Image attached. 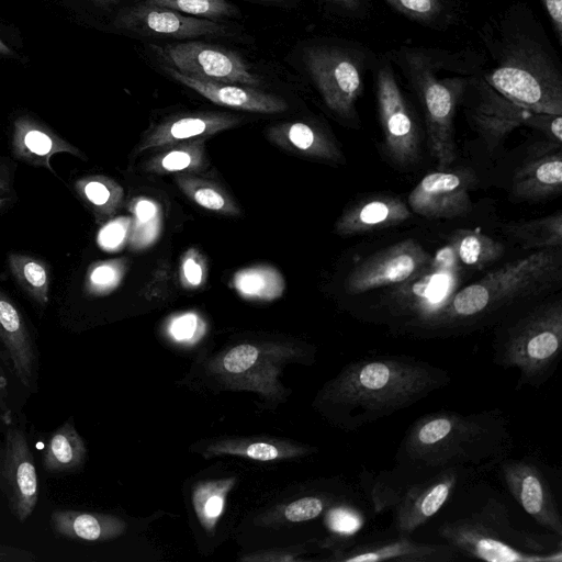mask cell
I'll list each match as a JSON object with an SVG mask.
<instances>
[{"instance_id":"1","label":"cell","mask_w":562,"mask_h":562,"mask_svg":"<svg viewBox=\"0 0 562 562\" xmlns=\"http://www.w3.org/2000/svg\"><path fill=\"white\" fill-rule=\"evenodd\" d=\"M513 434L499 408L471 414L437 411L418 417L406 430L395 464L367 483L371 502L435 472L462 468L484 475L509 457Z\"/></svg>"},{"instance_id":"2","label":"cell","mask_w":562,"mask_h":562,"mask_svg":"<svg viewBox=\"0 0 562 562\" xmlns=\"http://www.w3.org/2000/svg\"><path fill=\"white\" fill-rule=\"evenodd\" d=\"M485 79L537 113L562 115V63L531 8L514 2L479 31Z\"/></svg>"},{"instance_id":"3","label":"cell","mask_w":562,"mask_h":562,"mask_svg":"<svg viewBox=\"0 0 562 562\" xmlns=\"http://www.w3.org/2000/svg\"><path fill=\"white\" fill-rule=\"evenodd\" d=\"M449 372L406 355L363 357L325 384L317 406L339 428L358 429L405 409L447 386Z\"/></svg>"},{"instance_id":"4","label":"cell","mask_w":562,"mask_h":562,"mask_svg":"<svg viewBox=\"0 0 562 562\" xmlns=\"http://www.w3.org/2000/svg\"><path fill=\"white\" fill-rule=\"evenodd\" d=\"M474 483L467 487L469 502L452 497L442 508L437 532L443 542L460 555L488 562L562 561L561 537L516 528L501 495Z\"/></svg>"},{"instance_id":"5","label":"cell","mask_w":562,"mask_h":562,"mask_svg":"<svg viewBox=\"0 0 562 562\" xmlns=\"http://www.w3.org/2000/svg\"><path fill=\"white\" fill-rule=\"evenodd\" d=\"M385 56L416 95L431 154L447 170L457 158L453 119L471 78L484 68L482 52L402 45Z\"/></svg>"},{"instance_id":"6","label":"cell","mask_w":562,"mask_h":562,"mask_svg":"<svg viewBox=\"0 0 562 562\" xmlns=\"http://www.w3.org/2000/svg\"><path fill=\"white\" fill-rule=\"evenodd\" d=\"M560 270V252L554 248L536 250L507 262L458 290L445 308L414 334L430 337L467 330L483 318L550 286Z\"/></svg>"},{"instance_id":"7","label":"cell","mask_w":562,"mask_h":562,"mask_svg":"<svg viewBox=\"0 0 562 562\" xmlns=\"http://www.w3.org/2000/svg\"><path fill=\"white\" fill-rule=\"evenodd\" d=\"M493 362L519 372L516 387H540L555 372L562 352V302L541 304L499 328Z\"/></svg>"},{"instance_id":"8","label":"cell","mask_w":562,"mask_h":562,"mask_svg":"<svg viewBox=\"0 0 562 562\" xmlns=\"http://www.w3.org/2000/svg\"><path fill=\"white\" fill-rule=\"evenodd\" d=\"M375 60L368 49L351 43L316 44L304 50L307 72L325 105L349 121L357 117L364 75Z\"/></svg>"},{"instance_id":"9","label":"cell","mask_w":562,"mask_h":562,"mask_svg":"<svg viewBox=\"0 0 562 562\" xmlns=\"http://www.w3.org/2000/svg\"><path fill=\"white\" fill-rule=\"evenodd\" d=\"M475 132L490 149H494L520 126L536 128L558 144L562 140V115L533 112L502 94L484 77L473 76L461 103Z\"/></svg>"},{"instance_id":"10","label":"cell","mask_w":562,"mask_h":562,"mask_svg":"<svg viewBox=\"0 0 562 562\" xmlns=\"http://www.w3.org/2000/svg\"><path fill=\"white\" fill-rule=\"evenodd\" d=\"M459 261L448 244L418 272L395 285L387 307L395 316H405L413 334L441 312L458 291L461 273Z\"/></svg>"},{"instance_id":"11","label":"cell","mask_w":562,"mask_h":562,"mask_svg":"<svg viewBox=\"0 0 562 562\" xmlns=\"http://www.w3.org/2000/svg\"><path fill=\"white\" fill-rule=\"evenodd\" d=\"M483 477L476 471L450 468L407 483L373 502L375 510H392V531L412 536L436 517L454 494Z\"/></svg>"},{"instance_id":"12","label":"cell","mask_w":562,"mask_h":562,"mask_svg":"<svg viewBox=\"0 0 562 562\" xmlns=\"http://www.w3.org/2000/svg\"><path fill=\"white\" fill-rule=\"evenodd\" d=\"M376 109L390 159L408 167L419 159V130L414 112L402 91L395 70L384 55L373 67Z\"/></svg>"},{"instance_id":"13","label":"cell","mask_w":562,"mask_h":562,"mask_svg":"<svg viewBox=\"0 0 562 562\" xmlns=\"http://www.w3.org/2000/svg\"><path fill=\"white\" fill-rule=\"evenodd\" d=\"M503 485L540 527L562 538V516L544 467L536 459L505 458L496 467Z\"/></svg>"},{"instance_id":"14","label":"cell","mask_w":562,"mask_h":562,"mask_svg":"<svg viewBox=\"0 0 562 562\" xmlns=\"http://www.w3.org/2000/svg\"><path fill=\"white\" fill-rule=\"evenodd\" d=\"M172 68L205 79L258 88L262 80L236 52L203 42L155 47Z\"/></svg>"},{"instance_id":"15","label":"cell","mask_w":562,"mask_h":562,"mask_svg":"<svg viewBox=\"0 0 562 562\" xmlns=\"http://www.w3.org/2000/svg\"><path fill=\"white\" fill-rule=\"evenodd\" d=\"M342 562H452L460 554L448 543L420 542L412 536L389 535L350 537L336 548L333 558Z\"/></svg>"},{"instance_id":"16","label":"cell","mask_w":562,"mask_h":562,"mask_svg":"<svg viewBox=\"0 0 562 562\" xmlns=\"http://www.w3.org/2000/svg\"><path fill=\"white\" fill-rule=\"evenodd\" d=\"M0 490L14 518L24 522L38 501V479L25 432L19 427L5 430L0 448Z\"/></svg>"},{"instance_id":"17","label":"cell","mask_w":562,"mask_h":562,"mask_svg":"<svg viewBox=\"0 0 562 562\" xmlns=\"http://www.w3.org/2000/svg\"><path fill=\"white\" fill-rule=\"evenodd\" d=\"M430 255L413 238L401 240L366 258L348 274L346 289L349 294L396 285L424 268Z\"/></svg>"},{"instance_id":"18","label":"cell","mask_w":562,"mask_h":562,"mask_svg":"<svg viewBox=\"0 0 562 562\" xmlns=\"http://www.w3.org/2000/svg\"><path fill=\"white\" fill-rule=\"evenodd\" d=\"M475 182L471 169L428 173L411 191L409 207L427 218L464 217L472 210L469 191Z\"/></svg>"},{"instance_id":"19","label":"cell","mask_w":562,"mask_h":562,"mask_svg":"<svg viewBox=\"0 0 562 562\" xmlns=\"http://www.w3.org/2000/svg\"><path fill=\"white\" fill-rule=\"evenodd\" d=\"M116 26L139 34L175 38L224 36L227 33L224 25L211 19L183 14L146 2L125 9L117 16Z\"/></svg>"},{"instance_id":"20","label":"cell","mask_w":562,"mask_h":562,"mask_svg":"<svg viewBox=\"0 0 562 562\" xmlns=\"http://www.w3.org/2000/svg\"><path fill=\"white\" fill-rule=\"evenodd\" d=\"M240 117L227 112H193L169 116L153 126L138 143L135 153L165 148L177 143L207 138L231 130Z\"/></svg>"},{"instance_id":"21","label":"cell","mask_w":562,"mask_h":562,"mask_svg":"<svg viewBox=\"0 0 562 562\" xmlns=\"http://www.w3.org/2000/svg\"><path fill=\"white\" fill-rule=\"evenodd\" d=\"M165 70L180 83L221 106L261 114L281 113L289 108L282 98L254 87L210 80L172 67H165Z\"/></svg>"},{"instance_id":"22","label":"cell","mask_w":562,"mask_h":562,"mask_svg":"<svg viewBox=\"0 0 562 562\" xmlns=\"http://www.w3.org/2000/svg\"><path fill=\"white\" fill-rule=\"evenodd\" d=\"M412 217L408 206L393 195L364 198L347 207L335 224L341 236H353L400 225Z\"/></svg>"},{"instance_id":"23","label":"cell","mask_w":562,"mask_h":562,"mask_svg":"<svg viewBox=\"0 0 562 562\" xmlns=\"http://www.w3.org/2000/svg\"><path fill=\"white\" fill-rule=\"evenodd\" d=\"M0 341L8 353L15 376L25 387H30L36 378V349L22 314L1 291Z\"/></svg>"},{"instance_id":"24","label":"cell","mask_w":562,"mask_h":562,"mask_svg":"<svg viewBox=\"0 0 562 562\" xmlns=\"http://www.w3.org/2000/svg\"><path fill=\"white\" fill-rule=\"evenodd\" d=\"M268 138L286 151L323 161H344L334 139L321 127L306 122H282L270 126Z\"/></svg>"},{"instance_id":"25","label":"cell","mask_w":562,"mask_h":562,"mask_svg":"<svg viewBox=\"0 0 562 562\" xmlns=\"http://www.w3.org/2000/svg\"><path fill=\"white\" fill-rule=\"evenodd\" d=\"M562 155L552 151L535 156L515 172L512 195L518 201H537L560 193Z\"/></svg>"},{"instance_id":"26","label":"cell","mask_w":562,"mask_h":562,"mask_svg":"<svg viewBox=\"0 0 562 562\" xmlns=\"http://www.w3.org/2000/svg\"><path fill=\"white\" fill-rule=\"evenodd\" d=\"M49 524L57 536L82 541L109 540L120 536L125 528L117 517L74 509L53 512Z\"/></svg>"},{"instance_id":"27","label":"cell","mask_w":562,"mask_h":562,"mask_svg":"<svg viewBox=\"0 0 562 562\" xmlns=\"http://www.w3.org/2000/svg\"><path fill=\"white\" fill-rule=\"evenodd\" d=\"M86 459V442L69 418L50 434L42 465L49 473H69L81 469Z\"/></svg>"},{"instance_id":"28","label":"cell","mask_w":562,"mask_h":562,"mask_svg":"<svg viewBox=\"0 0 562 562\" xmlns=\"http://www.w3.org/2000/svg\"><path fill=\"white\" fill-rule=\"evenodd\" d=\"M205 140L206 138H198L165 147L145 161L144 170L156 175L201 171L207 165Z\"/></svg>"},{"instance_id":"29","label":"cell","mask_w":562,"mask_h":562,"mask_svg":"<svg viewBox=\"0 0 562 562\" xmlns=\"http://www.w3.org/2000/svg\"><path fill=\"white\" fill-rule=\"evenodd\" d=\"M175 181L180 191L198 206L224 216H240L239 205L216 182L192 173H177Z\"/></svg>"},{"instance_id":"30","label":"cell","mask_w":562,"mask_h":562,"mask_svg":"<svg viewBox=\"0 0 562 562\" xmlns=\"http://www.w3.org/2000/svg\"><path fill=\"white\" fill-rule=\"evenodd\" d=\"M456 258L464 266L482 269L501 259L505 254L504 245L479 229H457L450 238Z\"/></svg>"},{"instance_id":"31","label":"cell","mask_w":562,"mask_h":562,"mask_svg":"<svg viewBox=\"0 0 562 562\" xmlns=\"http://www.w3.org/2000/svg\"><path fill=\"white\" fill-rule=\"evenodd\" d=\"M524 249H550L562 244V213L522 222H512L504 227Z\"/></svg>"},{"instance_id":"32","label":"cell","mask_w":562,"mask_h":562,"mask_svg":"<svg viewBox=\"0 0 562 562\" xmlns=\"http://www.w3.org/2000/svg\"><path fill=\"white\" fill-rule=\"evenodd\" d=\"M394 11L409 20L431 27L447 29L457 18L450 0H384Z\"/></svg>"},{"instance_id":"33","label":"cell","mask_w":562,"mask_h":562,"mask_svg":"<svg viewBox=\"0 0 562 562\" xmlns=\"http://www.w3.org/2000/svg\"><path fill=\"white\" fill-rule=\"evenodd\" d=\"M14 145L21 155L41 158L44 161L56 151L72 150L68 144L57 139L29 119L15 122Z\"/></svg>"},{"instance_id":"34","label":"cell","mask_w":562,"mask_h":562,"mask_svg":"<svg viewBox=\"0 0 562 562\" xmlns=\"http://www.w3.org/2000/svg\"><path fill=\"white\" fill-rule=\"evenodd\" d=\"M233 285L237 292L248 299L273 300L284 290V281L272 267H251L235 273Z\"/></svg>"},{"instance_id":"35","label":"cell","mask_w":562,"mask_h":562,"mask_svg":"<svg viewBox=\"0 0 562 562\" xmlns=\"http://www.w3.org/2000/svg\"><path fill=\"white\" fill-rule=\"evenodd\" d=\"M212 453L241 456L259 461H271L308 452L307 448L272 441H221L210 447Z\"/></svg>"},{"instance_id":"36","label":"cell","mask_w":562,"mask_h":562,"mask_svg":"<svg viewBox=\"0 0 562 562\" xmlns=\"http://www.w3.org/2000/svg\"><path fill=\"white\" fill-rule=\"evenodd\" d=\"M10 268L19 284L38 304L48 301V273L43 261L23 255L9 257Z\"/></svg>"},{"instance_id":"37","label":"cell","mask_w":562,"mask_h":562,"mask_svg":"<svg viewBox=\"0 0 562 562\" xmlns=\"http://www.w3.org/2000/svg\"><path fill=\"white\" fill-rule=\"evenodd\" d=\"M234 479L202 483L193 493L195 513L205 528H212L223 513L227 492Z\"/></svg>"},{"instance_id":"38","label":"cell","mask_w":562,"mask_h":562,"mask_svg":"<svg viewBox=\"0 0 562 562\" xmlns=\"http://www.w3.org/2000/svg\"><path fill=\"white\" fill-rule=\"evenodd\" d=\"M81 192L99 214L111 215L119 209L123 188L106 177H93L82 182Z\"/></svg>"},{"instance_id":"39","label":"cell","mask_w":562,"mask_h":562,"mask_svg":"<svg viewBox=\"0 0 562 562\" xmlns=\"http://www.w3.org/2000/svg\"><path fill=\"white\" fill-rule=\"evenodd\" d=\"M146 3L155 4L187 13L189 15L218 19L232 16L237 12V8L226 0H143Z\"/></svg>"},{"instance_id":"40","label":"cell","mask_w":562,"mask_h":562,"mask_svg":"<svg viewBox=\"0 0 562 562\" xmlns=\"http://www.w3.org/2000/svg\"><path fill=\"white\" fill-rule=\"evenodd\" d=\"M178 277L186 290H198L207 281V260L196 248L187 249L179 262Z\"/></svg>"},{"instance_id":"41","label":"cell","mask_w":562,"mask_h":562,"mask_svg":"<svg viewBox=\"0 0 562 562\" xmlns=\"http://www.w3.org/2000/svg\"><path fill=\"white\" fill-rule=\"evenodd\" d=\"M125 271L122 260L104 261L95 265L89 273L90 291L104 294L112 291L121 282Z\"/></svg>"},{"instance_id":"42","label":"cell","mask_w":562,"mask_h":562,"mask_svg":"<svg viewBox=\"0 0 562 562\" xmlns=\"http://www.w3.org/2000/svg\"><path fill=\"white\" fill-rule=\"evenodd\" d=\"M260 352V348L252 344L237 345L224 355L223 369L232 374L244 373L258 362Z\"/></svg>"},{"instance_id":"43","label":"cell","mask_w":562,"mask_h":562,"mask_svg":"<svg viewBox=\"0 0 562 562\" xmlns=\"http://www.w3.org/2000/svg\"><path fill=\"white\" fill-rule=\"evenodd\" d=\"M330 501L319 496H305L290 503L284 508V517L290 521H305L318 517Z\"/></svg>"},{"instance_id":"44","label":"cell","mask_w":562,"mask_h":562,"mask_svg":"<svg viewBox=\"0 0 562 562\" xmlns=\"http://www.w3.org/2000/svg\"><path fill=\"white\" fill-rule=\"evenodd\" d=\"M328 517L330 528L346 537H350L349 535L357 531L361 524V517L357 508L355 509L348 505L331 508Z\"/></svg>"},{"instance_id":"45","label":"cell","mask_w":562,"mask_h":562,"mask_svg":"<svg viewBox=\"0 0 562 562\" xmlns=\"http://www.w3.org/2000/svg\"><path fill=\"white\" fill-rule=\"evenodd\" d=\"M172 290V273L168 263H162L155 269L151 278L143 289V294L148 301L164 300Z\"/></svg>"},{"instance_id":"46","label":"cell","mask_w":562,"mask_h":562,"mask_svg":"<svg viewBox=\"0 0 562 562\" xmlns=\"http://www.w3.org/2000/svg\"><path fill=\"white\" fill-rule=\"evenodd\" d=\"M127 225L123 221H115L106 225L99 234V243L104 248H115L124 239Z\"/></svg>"},{"instance_id":"47","label":"cell","mask_w":562,"mask_h":562,"mask_svg":"<svg viewBox=\"0 0 562 562\" xmlns=\"http://www.w3.org/2000/svg\"><path fill=\"white\" fill-rule=\"evenodd\" d=\"M196 328L198 317L195 315L188 314L176 318L170 326V331L176 339L187 340L195 334Z\"/></svg>"},{"instance_id":"48","label":"cell","mask_w":562,"mask_h":562,"mask_svg":"<svg viewBox=\"0 0 562 562\" xmlns=\"http://www.w3.org/2000/svg\"><path fill=\"white\" fill-rule=\"evenodd\" d=\"M543 9L546 10L550 23L552 25L554 35L562 44V0H540Z\"/></svg>"},{"instance_id":"49","label":"cell","mask_w":562,"mask_h":562,"mask_svg":"<svg viewBox=\"0 0 562 562\" xmlns=\"http://www.w3.org/2000/svg\"><path fill=\"white\" fill-rule=\"evenodd\" d=\"M36 554L29 550L12 546H0V562H33Z\"/></svg>"},{"instance_id":"50","label":"cell","mask_w":562,"mask_h":562,"mask_svg":"<svg viewBox=\"0 0 562 562\" xmlns=\"http://www.w3.org/2000/svg\"><path fill=\"white\" fill-rule=\"evenodd\" d=\"M344 12L360 18L369 9L368 0H331Z\"/></svg>"},{"instance_id":"51","label":"cell","mask_w":562,"mask_h":562,"mask_svg":"<svg viewBox=\"0 0 562 562\" xmlns=\"http://www.w3.org/2000/svg\"><path fill=\"white\" fill-rule=\"evenodd\" d=\"M8 381L4 374L0 371V408L8 411L7 397H8Z\"/></svg>"},{"instance_id":"52","label":"cell","mask_w":562,"mask_h":562,"mask_svg":"<svg viewBox=\"0 0 562 562\" xmlns=\"http://www.w3.org/2000/svg\"><path fill=\"white\" fill-rule=\"evenodd\" d=\"M0 54L10 55L11 49L0 40Z\"/></svg>"},{"instance_id":"53","label":"cell","mask_w":562,"mask_h":562,"mask_svg":"<svg viewBox=\"0 0 562 562\" xmlns=\"http://www.w3.org/2000/svg\"><path fill=\"white\" fill-rule=\"evenodd\" d=\"M92 1L100 5H111V4L116 3L119 0H92Z\"/></svg>"},{"instance_id":"54","label":"cell","mask_w":562,"mask_h":562,"mask_svg":"<svg viewBox=\"0 0 562 562\" xmlns=\"http://www.w3.org/2000/svg\"><path fill=\"white\" fill-rule=\"evenodd\" d=\"M248 1H256V2H262V3H282V2H285V0H248Z\"/></svg>"},{"instance_id":"55","label":"cell","mask_w":562,"mask_h":562,"mask_svg":"<svg viewBox=\"0 0 562 562\" xmlns=\"http://www.w3.org/2000/svg\"><path fill=\"white\" fill-rule=\"evenodd\" d=\"M2 203H3V200H2V199H0V206L2 205Z\"/></svg>"},{"instance_id":"56","label":"cell","mask_w":562,"mask_h":562,"mask_svg":"<svg viewBox=\"0 0 562 562\" xmlns=\"http://www.w3.org/2000/svg\"><path fill=\"white\" fill-rule=\"evenodd\" d=\"M0 187H2V183H1V181H0Z\"/></svg>"}]
</instances>
